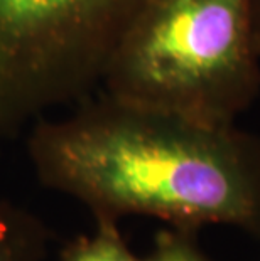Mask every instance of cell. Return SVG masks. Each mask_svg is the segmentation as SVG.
I'll return each mask as SVG.
<instances>
[{
	"instance_id": "cell-7",
	"label": "cell",
	"mask_w": 260,
	"mask_h": 261,
	"mask_svg": "<svg viewBox=\"0 0 260 261\" xmlns=\"http://www.w3.org/2000/svg\"><path fill=\"white\" fill-rule=\"evenodd\" d=\"M255 20H257V37L260 47V0H255Z\"/></svg>"
},
{
	"instance_id": "cell-6",
	"label": "cell",
	"mask_w": 260,
	"mask_h": 261,
	"mask_svg": "<svg viewBox=\"0 0 260 261\" xmlns=\"http://www.w3.org/2000/svg\"><path fill=\"white\" fill-rule=\"evenodd\" d=\"M144 261H209L195 241V231L166 227L154 238V246Z\"/></svg>"
},
{
	"instance_id": "cell-1",
	"label": "cell",
	"mask_w": 260,
	"mask_h": 261,
	"mask_svg": "<svg viewBox=\"0 0 260 261\" xmlns=\"http://www.w3.org/2000/svg\"><path fill=\"white\" fill-rule=\"evenodd\" d=\"M37 180L95 219L156 218L196 231L226 224L260 236V138L102 91L31 125Z\"/></svg>"
},
{
	"instance_id": "cell-2",
	"label": "cell",
	"mask_w": 260,
	"mask_h": 261,
	"mask_svg": "<svg viewBox=\"0 0 260 261\" xmlns=\"http://www.w3.org/2000/svg\"><path fill=\"white\" fill-rule=\"evenodd\" d=\"M100 88L200 123L235 125L260 94L255 0H147Z\"/></svg>"
},
{
	"instance_id": "cell-3",
	"label": "cell",
	"mask_w": 260,
	"mask_h": 261,
	"mask_svg": "<svg viewBox=\"0 0 260 261\" xmlns=\"http://www.w3.org/2000/svg\"><path fill=\"white\" fill-rule=\"evenodd\" d=\"M147 0H0V138L100 88Z\"/></svg>"
},
{
	"instance_id": "cell-4",
	"label": "cell",
	"mask_w": 260,
	"mask_h": 261,
	"mask_svg": "<svg viewBox=\"0 0 260 261\" xmlns=\"http://www.w3.org/2000/svg\"><path fill=\"white\" fill-rule=\"evenodd\" d=\"M51 238L39 216L0 201V261H46Z\"/></svg>"
},
{
	"instance_id": "cell-5",
	"label": "cell",
	"mask_w": 260,
	"mask_h": 261,
	"mask_svg": "<svg viewBox=\"0 0 260 261\" xmlns=\"http://www.w3.org/2000/svg\"><path fill=\"white\" fill-rule=\"evenodd\" d=\"M58 261H144V258L135 256L127 246L119 221L95 219V231L63 246Z\"/></svg>"
}]
</instances>
